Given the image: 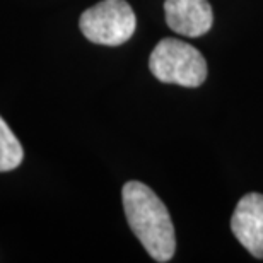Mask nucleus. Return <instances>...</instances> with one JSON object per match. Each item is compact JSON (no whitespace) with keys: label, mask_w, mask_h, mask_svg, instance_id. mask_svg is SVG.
<instances>
[{"label":"nucleus","mask_w":263,"mask_h":263,"mask_svg":"<svg viewBox=\"0 0 263 263\" xmlns=\"http://www.w3.org/2000/svg\"><path fill=\"white\" fill-rule=\"evenodd\" d=\"M122 198L130 229L151 258L161 263L170 261L176 250V236L166 205L140 181L125 183Z\"/></svg>","instance_id":"f257e3e1"},{"label":"nucleus","mask_w":263,"mask_h":263,"mask_svg":"<svg viewBox=\"0 0 263 263\" xmlns=\"http://www.w3.org/2000/svg\"><path fill=\"white\" fill-rule=\"evenodd\" d=\"M24 151L14 132L0 117V173L15 170L23 162Z\"/></svg>","instance_id":"423d86ee"},{"label":"nucleus","mask_w":263,"mask_h":263,"mask_svg":"<svg viewBox=\"0 0 263 263\" xmlns=\"http://www.w3.org/2000/svg\"><path fill=\"white\" fill-rule=\"evenodd\" d=\"M231 231L236 239L255 258L263 260V195L248 193L239 200L231 219Z\"/></svg>","instance_id":"20e7f679"},{"label":"nucleus","mask_w":263,"mask_h":263,"mask_svg":"<svg viewBox=\"0 0 263 263\" xmlns=\"http://www.w3.org/2000/svg\"><path fill=\"white\" fill-rule=\"evenodd\" d=\"M149 68L157 81L198 87L207 79V62L195 46L176 38H164L156 45L149 59Z\"/></svg>","instance_id":"f03ea898"},{"label":"nucleus","mask_w":263,"mask_h":263,"mask_svg":"<svg viewBox=\"0 0 263 263\" xmlns=\"http://www.w3.org/2000/svg\"><path fill=\"white\" fill-rule=\"evenodd\" d=\"M164 14L167 26L188 38L207 34L214 23L212 7L207 0H166Z\"/></svg>","instance_id":"39448f33"},{"label":"nucleus","mask_w":263,"mask_h":263,"mask_svg":"<svg viewBox=\"0 0 263 263\" xmlns=\"http://www.w3.org/2000/svg\"><path fill=\"white\" fill-rule=\"evenodd\" d=\"M79 28L92 43L118 46L128 41L135 33L137 17L125 0H103L84 10Z\"/></svg>","instance_id":"7ed1b4c3"}]
</instances>
